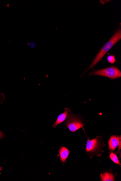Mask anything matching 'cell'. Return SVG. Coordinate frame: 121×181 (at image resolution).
Listing matches in <instances>:
<instances>
[{
	"instance_id": "6da1fadb",
	"label": "cell",
	"mask_w": 121,
	"mask_h": 181,
	"mask_svg": "<svg viewBox=\"0 0 121 181\" xmlns=\"http://www.w3.org/2000/svg\"><path fill=\"white\" fill-rule=\"evenodd\" d=\"M121 39V29L120 27H119L115 32L109 41L105 44L101 49V50H100L90 66L86 70L85 72L88 71L89 69L94 68L95 66L97 65V64L102 59L103 57L105 56L107 52H109L110 49H111L112 47Z\"/></svg>"
},
{
	"instance_id": "7a4b0ae2",
	"label": "cell",
	"mask_w": 121,
	"mask_h": 181,
	"mask_svg": "<svg viewBox=\"0 0 121 181\" xmlns=\"http://www.w3.org/2000/svg\"><path fill=\"white\" fill-rule=\"evenodd\" d=\"M93 75L106 77L111 79H115L121 77V72L118 68L110 67L92 71L89 75Z\"/></svg>"
},
{
	"instance_id": "3957f363",
	"label": "cell",
	"mask_w": 121,
	"mask_h": 181,
	"mask_svg": "<svg viewBox=\"0 0 121 181\" xmlns=\"http://www.w3.org/2000/svg\"><path fill=\"white\" fill-rule=\"evenodd\" d=\"M66 123L69 129L71 132H75L80 128H82L84 131L83 123L76 117L69 116Z\"/></svg>"
},
{
	"instance_id": "277c9868",
	"label": "cell",
	"mask_w": 121,
	"mask_h": 181,
	"mask_svg": "<svg viewBox=\"0 0 121 181\" xmlns=\"http://www.w3.org/2000/svg\"><path fill=\"white\" fill-rule=\"evenodd\" d=\"M121 142V136H112L110 138L109 142V148L110 150H114L119 145Z\"/></svg>"
},
{
	"instance_id": "5b68a950",
	"label": "cell",
	"mask_w": 121,
	"mask_h": 181,
	"mask_svg": "<svg viewBox=\"0 0 121 181\" xmlns=\"http://www.w3.org/2000/svg\"><path fill=\"white\" fill-rule=\"evenodd\" d=\"M98 141L97 138L92 140H88L86 145L87 152H91L95 150L98 146Z\"/></svg>"
},
{
	"instance_id": "8992f818",
	"label": "cell",
	"mask_w": 121,
	"mask_h": 181,
	"mask_svg": "<svg viewBox=\"0 0 121 181\" xmlns=\"http://www.w3.org/2000/svg\"><path fill=\"white\" fill-rule=\"evenodd\" d=\"M59 153L61 161L62 162H65L68 156L70 151L65 147H62L59 150Z\"/></svg>"
},
{
	"instance_id": "52a82bcc",
	"label": "cell",
	"mask_w": 121,
	"mask_h": 181,
	"mask_svg": "<svg viewBox=\"0 0 121 181\" xmlns=\"http://www.w3.org/2000/svg\"><path fill=\"white\" fill-rule=\"evenodd\" d=\"M68 110H66L63 114L59 115L56 122L53 125V127H56L57 125L60 124L64 121L67 118Z\"/></svg>"
},
{
	"instance_id": "ba28073f",
	"label": "cell",
	"mask_w": 121,
	"mask_h": 181,
	"mask_svg": "<svg viewBox=\"0 0 121 181\" xmlns=\"http://www.w3.org/2000/svg\"><path fill=\"white\" fill-rule=\"evenodd\" d=\"M102 181H114V176L111 173L109 172H105L101 175Z\"/></svg>"
},
{
	"instance_id": "9c48e42d",
	"label": "cell",
	"mask_w": 121,
	"mask_h": 181,
	"mask_svg": "<svg viewBox=\"0 0 121 181\" xmlns=\"http://www.w3.org/2000/svg\"><path fill=\"white\" fill-rule=\"evenodd\" d=\"M110 158H111L114 162L117 164L120 165L117 157L116 155L115 154H114V153L111 152L110 153Z\"/></svg>"
},
{
	"instance_id": "30bf717a",
	"label": "cell",
	"mask_w": 121,
	"mask_h": 181,
	"mask_svg": "<svg viewBox=\"0 0 121 181\" xmlns=\"http://www.w3.org/2000/svg\"><path fill=\"white\" fill-rule=\"evenodd\" d=\"M108 62L111 64H114L116 62V60L114 55H110L107 57Z\"/></svg>"
},
{
	"instance_id": "8fae6325",
	"label": "cell",
	"mask_w": 121,
	"mask_h": 181,
	"mask_svg": "<svg viewBox=\"0 0 121 181\" xmlns=\"http://www.w3.org/2000/svg\"><path fill=\"white\" fill-rule=\"evenodd\" d=\"M27 46H28V47L31 49H34L36 48V46H37V44H36V42H34L33 41H31L28 42L27 44Z\"/></svg>"
},
{
	"instance_id": "7c38bea8",
	"label": "cell",
	"mask_w": 121,
	"mask_h": 181,
	"mask_svg": "<svg viewBox=\"0 0 121 181\" xmlns=\"http://www.w3.org/2000/svg\"><path fill=\"white\" fill-rule=\"evenodd\" d=\"M3 137V134L2 132L0 131V139H2Z\"/></svg>"
}]
</instances>
